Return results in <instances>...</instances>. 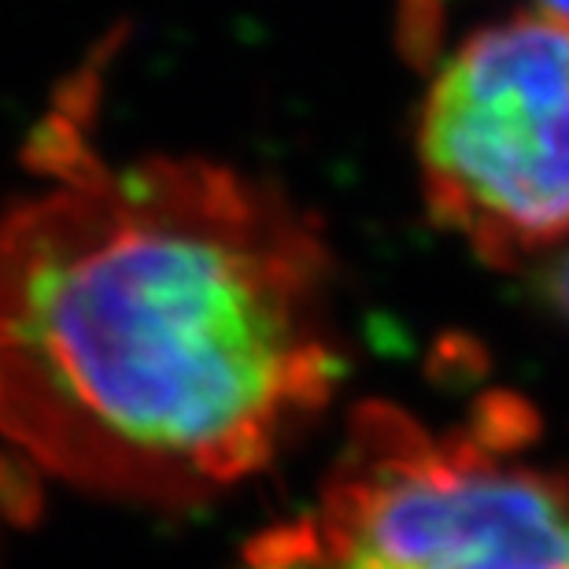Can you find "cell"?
I'll return each instance as SVG.
<instances>
[{"instance_id":"1","label":"cell","mask_w":569,"mask_h":569,"mask_svg":"<svg viewBox=\"0 0 569 569\" xmlns=\"http://www.w3.org/2000/svg\"><path fill=\"white\" fill-rule=\"evenodd\" d=\"M0 219V437L67 481L189 499L263 470L345 359L315 219L211 159L33 133Z\"/></svg>"},{"instance_id":"2","label":"cell","mask_w":569,"mask_h":569,"mask_svg":"<svg viewBox=\"0 0 569 569\" xmlns=\"http://www.w3.org/2000/svg\"><path fill=\"white\" fill-rule=\"evenodd\" d=\"M529 443V407L507 392L448 429L359 407L318 503L263 543V566L569 569V477Z\"/></svg>"},{"instance_id":"3","label":"cell","mask_w":569,"mask_h":569,"mask_svg":"<svg viewBox=\"0 0 569 569\" xmlns=\"http://www.w3.org/2000/svg\"><path fill=\"white\" fill-rule=\"evenodd\" d=\"M432 214L515 270L569 244V16L537 8L443 56L418 116Z\"/></svg>"},{"instance_id":"4","label":"cell","mask_w":569,"mask_h":569,"mask_svg":"<svg viewBox=\"0 0 569 569\" xmlns=\"http://www.w3.org/2000/svg\"><path fill=\"white\" fill-rule=\"evenodd\" d=\"M543 284H548V296L559 303V311L566 315V322H569V244L562 248V252L551 256Z\"/></svg>"},{"instance_id":"5","label":"cell","mask_w":569,"mask_h":569,"mask_svg":"<svg viewBox=\"0 0 569 569\" xmlns=\"http://www.w3.org/2000/svg\"><path fill=\"white\" fill-rule=\"evenodd\" d=\"M540 8L559 11V16H569V0H540Z\"/></svg>"}]
</instances>
